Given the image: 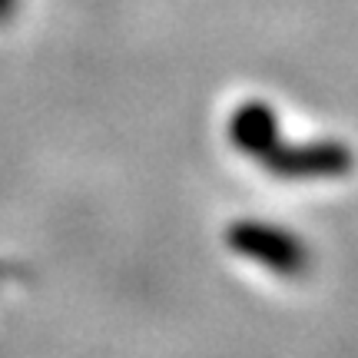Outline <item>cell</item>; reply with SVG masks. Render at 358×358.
I'll list each match as a JSON object with an SVG mask.
<instances>
[{"mask_svg":"<svg viewBox=\"0 0 358 358\" xmlns=\"http://www.w3.org/2000/svg\"><path fill=\"white\" fill-rule=\"evenodd\" d=\"M222 239L239 259H249V262H256L275 275H285V279H295L312 266L308 245L292 229L272 226L262 219H236L226 226Z\"/></svg>","mask_w":358,"mask_h":358,"instance_id":"6da1fadb","label":"cell"},{"mask_svg":"<svg viewBox=\"0 0 358 358\" xmlns=\"http://www.w3.org/2000/svg\"><path fill=\"white\" fill-rule=\"evenodd\" d=\"M268 176L285 182H312V179H338L352 169V150L338 140L285 143L279 140L262 159Z\"/></svg>","mask_w":358,"mask_h":358,"instance_id":"7a4b0ae2","label":"cell"},{"mask_svg":"<svg viewBox=\"0 0 358 358\" xmlns=\"http://www.w3.org/2000/svg\"><path fill=\"white\" fill-rule=\"evenodd\" d=\"M282 140L279 113L266 100H245L229 116V143L243 156L262 159V156Z\"/></svg>","mask_w":358,"mask_h":358,"instance_id":"3957f363","label":"cell"},{"mask_svg":"<svg viewBox=\"0 0 358 358\" xmlns=\"http://www.w3.org/2000/svg\"><path fill=\"white\" fill-rule=\"evenodd\" d=\"M17 3L20 0H0V24H7L13 13H17Z\"/></svg>","mask_w":358,"mask_h":358,"instance_id":"277c9868","label":"cell"}]
</instances>
